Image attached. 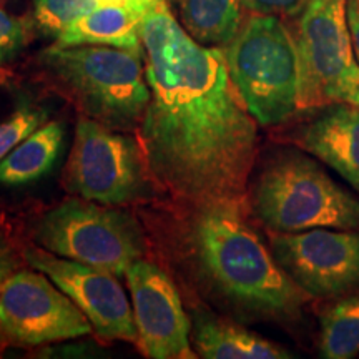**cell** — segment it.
I'll list each match as a JSON object with an SVG mask.
<instances>
[{"label": "cell", "mask_w": 359, "mask_h": 359, "mask_svg": "<svg viewBox=\"0 0 359 359\" xmlns=\"http://www.w3.org/2000/svg\"><path fill=\"white\" fill-rule=\"evenodd\" d=\"M150 103L140 137L151 178L195 201H241L257 154V120L233 85L226 57L178 24L167 2L140 27Z\"/></svg>", "instance_id": "1"}, {"label": "cell", "mask_w": 359, "mask_h": 359, "mask_svg": "<svg viewBox=\"0 0 359 359\" xmlns=\"http://www.w3.org/2000/svg\"><path fill=\"white\" fill-rule=\"evenodd\" d=\"M241 201L198 205L191 240L201 268L233 303L251 311L291 316L306 302V291L286 275L245 222Z\"/></svg>", "instance_id": "2"}, {"label": "cell", "mask_w": 359, "mask_h": 359, "mask_svg": "<svg viewBox=\"0 0 359 359\" xmlns=\"http://www.w3.org/2000/svg\"><path fill=\"white\" fill-rule=\"evenodd\" d=\"M40 62L88 118L130 132L150 103L143 50L109 45H53Z\"/></svg>", "instance_id": "3"}, {"label": "cell", "mask_w": 359, "mask_h": 359, "mask_svg": "<svg viewBox=\"0 0 359 359\" xmlns=\"http://www.w3.org/2000/svg\"><path fill=\"white\" fill-rule=\"evenodd\" d=\"M224 57L233 85L259 125H280L299 110L298 53L280 17L253 13L226 45Z\"/></svg>", "instance_id": "4"}, {"label": "cell", "mask_w": 359, "mask_h": 359, "mask_svg": "<svg viewBox=\"0 0 359 359\" xmlns=\"http://www.w3.org/2000/svg\"><path fill=\"white\" fill-rule=\"evenodd\" d=\"M253 205L271 231L359 230V200L303 155L286 154L258 177Z\"/></svg>", "instance_id": "5"}, {"label": "cell", "mask_w": 359, "mask_h": 359, "mask_svg": "<svg viewBox=\"0 0 359 359\" xmlns=\"http://www.w3.org/2000/svg\"><path fill=\"white\" fill-rule=\"evenodd\" d=\"M293 34L299 67L298 109L334 103L359 107V64L346 19V0H306Z\"/></svg>", "instance_id": "6"}, {"label": "cell", "mask_w": 359, "mask_h": 359, "mask_svg": "<svg viewBox=\"0 0 359 359\" xmlns=\"http://www.w3.org/2000/svg\"><path fill=\"white\" fill-rule=\"evenodd\" d=\"M34 236L53 255L115 276L127 275L145 253L143 231L132 215L85 198L67 200L43 213Z\"/></svg>", "instance_id": "7"}, {"label": "cell", "mask_w": 359, "mask_h": 359, "mask_svg": "<svg viewBox=\"0 0 359 359\" xmlns=\"http://www.w3.org/2000/svg\"><path fill=\"white\" fill-rule=\"evenodd\" d=\"M151 177L145 151L133 137L82 118L65 170V185L85 200L125 205L148 193Z\"/></svg>", "instance_id": "8"}, {"label": "cell", "mask_w": 359, "mask_h": 359, "mask_svg": "<svg viewBox=\"0 0 359 359\" xmlns=\"http://www.w3.org/2000/svg\"><path fill=\"white\" fill-rule=\"evenodd\" d=\"M92 330L77 304L42 271H15L0 286V333L12 343L35 346Z\"/></svg>", "instance_id": "9"}, {"label": "cell", "mask_w": 359, "mask_h": 359, "mask_svg": "<svg viewBox=\"0 0 359 359\" xmlns=\"http://www.w3.org/2000/svg\"><path fill=\"white\" fill-rule=\"evenodd\" d=\"M271 253L309 296H338L359 286V233L313 228L271 236Z\"/></svg>", "instance_id": "10"}, {"label": "cell", "mask_w": 359, "mask_h": 359, "mask_svg": "<svg viewBox=\"0 0 359 359\" xmlns=\"http://www.w3.org/2000/svg\"><path fill=\"white\" fill-rule=\"evenodd\" d=\"M25 258L77 304L98 336L123 341L138 338L133 308L115 275L40 248L29 250Z\"/></svg>", "instance_id": "11"}, {"label": "cell", "mask_w": 359, "mask_h": 359, "mask_svg": "<svg viewBox=\"0 0 359 359\" xmlns=\"http://www.w3.org/2000/svg\"><path fill=\"white\" fill-rule=\"evenodd\" d=\"M138 341L151 359H193L191 325L172 280L156 264L138 259L127 271Z\"/></svg>", "instance_id": "12"}, {"label": "cell", "mask_w": 359, "mask_h": 359, "mask_svg": "<svg viewBox=\"0 0 359 359\" xmlns=\"http://www.w3.org/2000/svg\"><path fill=\"white\" fill-rule=\"evenodd\" d=\"M299 145L359 190V107L327 105L325 114L303 128Z\"/></svg>", "instance_id": "13"}, {"label": "cell", "mask_w": 359, "mask_h": 359, "mask_svg": "<svg viewBox=\"0 0 359 359\" xmlns=\"http://www.w3.org/2000/svg\"><path fill=\"white\" fill-rule=\"evenodd\" d=\"M143 17V13L127 6H100L58 35L55 45H109L143 50L140 39Z\"/></svg>", "instance_id": "14"}, {"label": "cell", "mask_w": 359, "mask_h": 359, "mask_svg": "<svg viewBox=\"0 0 359 359\" xmlns=\"http://www.w3.org/2000/svg\"><path fill=\"white\" fill-rule=\"evenodd\" d=\"M193 343L206 359H288L291 354L263 336L223 320L205 318L196 323Z\"/></svg>", "instance_id": "15"}, {"label": "cell", "mask_w": 359, "mask_h": 359, "mask_svg": "<svg viewBox=\"0 0 359 359\" xmlns=\"http://www.w3.org/2000/svg\"><path fill=\"white\" fill-rule=\"evenodd\" d=\"M64 140V123H43L0 160V185L20 187L37 182L57 163Z\"/></svg>", "instance_id": "16"}, {"label": "cell", "mask_w": 359, "mask_h": 359, "mask_svg": "<svg viewBox=\"0 0 359 359\" xmlns=\"http://www.w3.org/2000/svg\"><path fill=\"white\" fill-rule=\"evenodd\" d=\"M243 0H180L185 30L200 43L228 45L243 24Z\"/></svg>", "instance_id": "17"}, {"label": "cell", "mask_w": 359, "mask_h": 359, "mask_svg": "<svg viewBox=\"0 0 359 359\" xmlns=\"http://www.w3.org/2000/svg\"><path fill=\"white\" fill-rule=\"evenodd\" d=\"M321 354L349 359L359 354V293L336 302L321 316Z\"/></svg>", "instance_id": "18"}, {"label": "cell", "mask_w": 359, "mask_h": 359, "mask_svg": "<svg viewBox=\"0 0 359 359\" xmlns=\"http://www.w3.org/2000/svg\"><path fill=\"white\" fill-rule=\"evenodd\" d=\"M35 24L43 34L58 37L97 7L100 0H32Z\"/></svg>", "instance_id": "19"}, {"label": "cell", "mask_w": 359, "mask_h": 359, "mask_svg": "<svg viewBox=\"0 0 359 359\" xmlns=\"http://www.w3.org/2000/svg\"><path fill=\"white\" fill-rule=\"evenodd\" d=\"M47 120V110L24 105L0 120V160H4L19 143L39 130Z\"/></svg>", "instance_id": "20"}, {"label": "cell", "mask_w": 359, "mask_h": 359, "mask_svg": "<svg viewBox=\"0 0 359 359\" xmlns=\"http://www.w3.org/2000/svg\"><path fill=\"white\" fill-rule=\"evenodd\" d=\"M32 37V24L0 8V64L11 60Z\"/></svg>", "instance_id": "21"}, {"label": "cell", "mask_w": 359, "mask_h": 359, "mask_svg": "<svg viewBox=\"0 0 359 359\" xmlns=\"http://www.w3.org/2000/svg\"><path fill=\"white\" fill-rule=\"evenodd\" d=\"M306 0H243V7L251 13L276 17H294Z\"/></svg>", "instance_id": "22"}, {"label": "cell", "mask_w": 359, "mask_h": 359, "mask_svg": "<svg viewBox=\"0 0 359 359\" xmlns=\"http://www.w3.org/2000/svg\"><path fill=\"white\" fill-rule=\"evenodd\" d=\"M17 269V257L7 238L0 235V286L11 278Z\"/></svg>", "instance_id": "23"}, {"label": "cell", "mask_w": 359, "mask_h": 359, "mask_svg": "<svg viewBox=\"0 0 359 359\" xmlns=\"http://www.w3.org/2000/svg\"><path fill=\"white\" fill-rule=\"evenodd\" d=\"M346 19L351 34L354 53L359 64V0H346Z\"/></svg>", "instance_id": "24"}, {"label": "cell", "mask_w": 359, "mask_h": 359, "mask_svg": "<svg viewBox=\"0 0 359 359\" xmlns=\"http://www.w3.org/2000/svg\"><path fill=\"white\" fill-rule=\"evenodd\" d=\"M155 4H160V2H167V0H154Z\"/></svg>", "instance_id": "25"}]
</instances>
